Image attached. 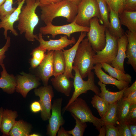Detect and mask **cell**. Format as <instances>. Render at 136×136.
<instances>
[{"label":"cell","mask_w":136,"mask_h":136,"mask_svg":"<svg viewBox=\"0 0 136 136\" xmlns=\"http://www.w3.org/2000/svg\"><path fill=\"white\" fill-rule=\"evenodd\" d=\"M106 126V136H120L117 127L115 125L110 123L105 124Z\"/></svg>","instance_id":"obj_38"},{"label":"cell","mask_w":136,"mask_h":136,"mask_svg":"<svg viewBox=\"0 0 136 136\" xmlns=\"http://www.w3.org/2000/svg\"><path fill=\"white\" fill-rule=\"evenodd\" d=\"M89 29V27L81 26L77 24L75 19L73 21L70 23L59 26L55 25L52 23L46 24L45 26L39 28L40 32L42 35H51L53 38H54L57 35H64L69 38L71 35L78 32H88Z\"/></svg>","instance_id":"obj_9"},{"label":"cell","mask_w":136,"mask_h":136,"mask_svg":"<svg viewBox=\"0 0 136 136\" xmlns=\"http://www.w3.org/2000/svg\"><path fill=\"white\" fill-rule=\"evenodd\" d=\"M62 99L56 98L53 100L51 110L52 113L49 119V123L47 129V134L50 136H56L61 126L65 121L62 115L61 107Z\"/></svg>","instance_id":"obj_11"},{"label":"cell","mask_w":136,"mask_h":136,"mask_svg":"<svg viewBox=\"0 0 136 136\" xmlns=\"http://www.w3.org/2000/svg\"><path fill=\"white\" fill-rule=\"evenodd\" d=\"M98 17H95L90 20L89 29L87 33V39L92 48L96 53L103 49L106 44V27L99 23Z\"/></svg>","instance_id":"obj_6"},{"label":"cell","mask_w":136,"mask_h":136,"mask_svg":"<svg viewBox=\"0 0 136 136\" xmlns=\"http://www.w3.org/2000/svg\"><path fill=\"white\" fill-rule=\"evenodd\" d=\"M122 97L131 104H136V81L124 91Z\"/></svg>","instance_id":"obj_34"},{"label":"cell","mask_w":136,"mask_h":136,"mask_svg":"<svg viewBox=\"0 0 136 136\" xmlns=\"http://www.w3.org/2000/svg\"><path fill=\"white\" fill-rule=\"evenodd\" d=\"M30 109L33 113H37L41 111L42 108L39 101H35L32 102L30 105Z\"/></svg>","instance_id":"obj_43"},{"label":"cell","mask_w":136,"mask_h":136,"mask_svg":"<svg viewBox=\"0 0 136 136\" xmlns=\"http://www.w3.org/2000/svg\"><path fill=\"white\" fill-rule=\"evenodd\" d=\"M102 68L109 75L117 80L131 83L132 77L129 74H125L116 69L108 63L103 62L100 63Z\"/></svg>","instance_id":"obj_27"},{"label":"cell","mask_w":136,"mask_h":136,"mask_svg":"<svg viewBox=\"0 0 136 136\" xmlns=\"http://www.w3.org/2000/svg\"><path fill=\"white\" fill-rule=\"evenodd\" d=\"M107 6L118 14L123 11V4L120 0H110L109 4Z\"/></svg>","instance_id":"obj_40"},{"label":"cell","mask_w":136,"mask_h":136,"mask_svg":"<svg viewBox=\"0 0 136 136\" xmlns=\"http://www.w3.org/2000/svg\"><path fill=\"white\" fill-rule=\"evenodd\" d=\"M87 32H81L79 38L72 47L66 50H63L65 63V67L63 74L67 77L74 79V76L72 73L73 61L75 58L79 44L87 36Z\"/></svg>","instance_id":"obj_16"},{"label":"cell","mask_w":136,"mask_h":136,"mask_svg":"<svg viewBox=\"0 0 136 136\" xmlns=\"http://www.w3.org/2000/svg\"><path fill=\"white\" fill-rule=\"evenodd\" d=\"M84 122L92 123L98 131L104 125L102 119L95 116L85 101L82 98H78L71 103L65 109Z\"/></svg>","instance_id":"obj_4"},{"label":"cell","mask_w":136,"mask_h":136,"mask_svg":"<svg viewBox=\"0 0 136 136\" xmlns=\"http://www.w3.org/2000/svg\"><path fill=\"white\" fill-rule=\"evenodd\" d=\"M117 101L109 104L107 110L103 117L101 118L104 124L110 123L116 126L118 122L116 113Z\"/></svg>","instance_id":"obj_30"},{"label":"cell","mask_w":136,"mask_h":136,"mask_svg":"<svg viewBox=\"0 0 136 136\" xmlns=\"http://www.w3.org/2000/svg\"><path fill=\"white\" fill-rule=\"evenodd\" d=\"M131 104L123 97L117 101L116 107L118 122L125 121Z\"/></svg>","instance_id":"obj_29"},{"label":"cell","mask_w":136,"mask_h":136,"mask_svg":"<svg viewBox=\"0 0 136 136\" xmlns=\"http://www.w3.org/2000/svg\"><path fill=\"white\" fill-rule=\"evenodd\" d=\"M40 135L38 134L34 133L32 134H30L29 136H38Z\"/></svg>","instance_id":"obj_52"},{"label":"cell","mask_w":136,"mask_h":136,"mask_svg":"<svg viewBox=\"0 0 136 136\" xmlns=\"http://www.w3.org/2000/svg\"><path fill=\"white\" fill-rule=\"evenodd\" d=\"M1 66L2 71L1 72L0 88L5 92L12 94L15 91L17 86L16 76L8 73L4 64Z\"/></svg>","instance_id":"obj_20"},{"label":"cell","mask_w":136,"mask_h":136,"mask_svg":"<svg viewBox=\"0 0 136 136\" xmlns=\"http://www.w3.org/2000/svg\"><path fill=\"white\" fill-rule=\"evenodd\" d=\"M116 126L118 129L120 136H132L128 124L125 121L118 122Z\"/></svg>","instance_id":"obj_36"},{"label":"cell","mask_w":136,"mask_h":136,"mask_svg":"<svg viewBox=\"0 0 136 136\" xmlns=\"http://www.w3.org/2000/svg\"><path fill=\"white\" fill-rule=\"evenodd\" d=\"M11 38L8 36L6 39V41L4 46L0 49V65L3 63L4 59L6 57L5 53L8 50L11 44Z\"/></svg>","instance_id":"obj_39"},{"label":"cell","mask_w":136,"mask_h":136,"mask_svg":"<svg viewBox=\"0 0 136 136\" xmlns=\"http://www.w3.org/2000/svg\"><path fill=\"white\" fill-rule=\"evenodd\" d=\"M118 50L116 57L112 62L111 65L125 73L124 67V62L126 58V51L128 43L127 37L125 34L117 39Z\"/></svg>","instance_id":"obj_17"},{"label":"cell","mask_w":136,"mask_h":136,"mask_svg":"<svg viewBox=\"0 0 136 136\" xmlns=\"http://www.w3.org/2000/svg\"><path fill=\"white\" fill-rule=\"evenodd\" d=\"M38 41L40 45L36 48L37 49L47 51L51 50H63L69 45L75 44L76 42L74 37L71 39H68L66 35L61 36L60 38L57 40L50 39L49 41L45 40L43 38L42 35L39 32L38 35Z\"/></svg>","instance_id":"obj_13"},{"label":"cell","mask_w":136,"mask_h":136,"mask_svg":"<svg viewBox=\"0 0 136 136\" xmlns=\"http://www.w3.org/2000/svg\"><path fill=\"white\" fill-rule=\"evenodd\" d=\"M16 76L17 86L15 91L25 98L31 90L40 85V79L36 75L22 72Z\"/></svg>","instance_id":"obj_12"},{"label":"cell","mask_w":136,"mask_h":136,"mask_svg":"<svg viewBox=\"0 0 136 136\" xmlns=\"http://www.w3.org/2000/svg\"><path fill=\"white\" fill-rule=\"evenodd\" d=\"M25 2L26 5L22 7L19 16L17 28L20 34H24L27 41L34 42L39 38L34 31L39 21L36 13L39 2L38 0H26Z\"/></svg>","instance_id":"obj_1"},{"label":"cell","mask_w":136,"mask_h":136,"mask_svg":"<svg viewBox=\"0 0 136 136\" xmlns=\"http://www.w3.org/2000/svg\"><path fill=\"white\" fill-rule=\"evenodd\" d=\"M120 0L123 4L124 3V2L126 1V0Z\"/></svg>","instance_id":"obj_54"},{"label":"cell","mask_w":136,"mask_h":136,"mask_svg":"<svg viewBox=\"0 0 136 136\" xmlns=\"http://www.w3.org/2000/svg\"><path fill=\"white\" fill-rule=\"evenodd\" d=\"M71 114L75 120L76 124L73 129L67 131L68 132L73 136H83L87 127L86 123L82 122L73 114Z\"/></svg>","instance_id":"obj_33"},{"label":"cell","mask_w":136,"mask_h":136,"mask_svg":"<svg viewBox=\"0 0 136 136\" xmlns=\"http://www.w3.org/2000/svg\"><path fill=\"white\" fill-rule=\"evenodd\" d=\"M25 0H21L17 2L18 6L15 10L11 14L0 19V29H4V35L5 39L8 37V31L9 30L15 36L18 35L17 30L14 28V24L15 22L18 20L22 8Z\"/></svg>","instance_id":"obj_15"},{"label":"cell","mask_w":136,"mask_h":136,"mask_svg":"<svg viewBox=\"0 0 136 136\" xmlns=\"http://www.w3.org/2000/svg\"><path fill=\"white\" fill-rule=\"evenodd\" d=\"M77 6H78L81 0H68Z\"/></svg>","instance_id":"obj_50"},{"label":"cell","mask_w":136,"mask_h":136,"mask_svg":"<svg viewBox=\"0 0 136 136\" xmlns=\"http://www.w3.org/2000/svg\"><path fill=\"white\" fill-rule=\"evenodd\" d=\"M13 0H6L0 7V19L12 13L16 8L13 7Z\"/></svg>","instance_id":"obj_35"},{"label":"cell","mask_w":136,"mask_h":136,"mask_svg":"<svg viewBox=\"0 0 136 136\" xmlns=\"http://www.w3.org/2000/svg\"><path fill=\"white\" fill-rule=\"evenodd\" d=\"M53 75L54 77L63 74L65 67V63L62 50L54 51L53 56Z\"/></svg>","instance_id":"obj_26"},{"label":"cell","mask_w":136,"mask_h":136,"mask_svg":"<svg viewBox=\"0 0 136 136\" xmlns=\"http://www.w3.org/2000/svg\"><path fill=\"white\" fill-rule=\"evenodd\" d=\"M21 0H17V2H18L19 1H21Z\"/></svg>","instance_id":"obj_55"},{"label":"cell","mask_w":136,"mask_h":136,"mask_svg":"<svg viewBox=\"0 0 136 136\" xmlns=\"http://www.w3.org/2000/svg\"><path fill=\"white\" fill-rule=\"evenodd\" d=\"M125 121L128 123H136V104L131 105Z\"/></svg>","instance_id":"obj_37"},{"label":"cell","mask_w":136,"mask_h":136,"mask_svg":"<svg viewBox=\"0 0 136 136\" xmlns=\"http://www.w3.org/2000/svg\"><path fill=\"white\" fill-rule=\"evenodd\" d=\"M96 53L87 38L83 39L79 45L73 64L83 79L93 70V57Z\"/></svg>","instance_id":"obj_3"},{"label":"cell","mask_w":136,"mask_h":136,"mask_svg":"<svg viewBox=\"0 0 136 136\" xmlns=\"http://www.w3.org/2000/svg\"><path fill=\"white\" fill-rule=\"evenodd\" d=\"M51 80L53 87L57 91L66 96L70 95L73 86V81L70 78L63 74L52 78Z\"/></svg>","instance_id":"obj_21"},{"label":"cell","mask_w":136,"mask_h":136,"mask_svg":"<svg viewBox=\"0 0 136 136\" xmlns=\"http://www.w3.org/2000/svg\"><path fill=\"white\" fill-rule=\"evenodd\" d=\"M73 70L75 73L73 79L74 90L67 104L63 109V112L68 106L82 94L86 93L88 91L90 90L99 96L100 92L99 88L95 84L94 73L93 72L91 71L88 74V80L85 81L81 77L76 67L73 66Z\"/></svg>","instance_id":"obj_5"},{"label":"cell","mask_w":136,"mask_h":136,"mask_svg":"<svg viewBox=\"0 0 136 136\" xmlns=\"http://www.w3.org/2000/svg\"><path fill=\"white\" fill-rule=\"evenodd\" d=\"M118 16L121 25L126 27L129 31L136 32V11L123 10Z\"/></svg>","instance_id":"obj_24"},{"label":"cell","mask_w":136,"mask_h":136,"mask_svg":"<svg viewBox=\"0 0 136 136\" xmlns=\"http://www.w3.org/2000/svg\"><path fill=\"white\" fill-rule=\"evenodd\" d=\"M132 136L136 135V123H128Z\"/></svg>","instance_id":"obj_47"},{"label":"cell","mask_w":136,"mask_h":136,"mask_svg":"<svg viewBox=\"0 0 136 136\" xmlns=\"http://www.w3.org/2000/svg\"><path fill=\"white\" fill-rule=\"evenodd\" d=\"M58 136H71L70 134L67 132V131L64 128L61 126L60 128L58 130L57 132Z\"/></svg>","instance_id":"obj_45"},{"label":"cell","mask_w":136,"mask_h":136,"mask_svg":"<svg viewBox=\"0 0 136 136\" xmlns=\"http://www.w3.org/2000/svg\"><path fill=\"white\" fill-rule=\"evenodd\" d=\"M40 17L46 24L52 23L55 18H65L69 23L74 21L77 13L78 6L68 0H62L41 7Z\"/></svg>","instance_id":"obj_2"},{"label":"cell","mask_w":136,"mask_h":136,"mask_svg":"<svg viewBox=\"0 0 136 136\" xmlns=\"http://www.w3.org/2000/svg\"><path fill=\"white\" fill-rule=\"evenodd\" d=\"M123 10L136 11V0H126L123 4Z\"/></svg>","instance_id":"obj_41"},{"label":"cell","mask_w":136,"mask_h":136,"mask_svg":"<svg viewBox=\"0 0 136 136\" xmlns=\"http://www.w3.org/2000/svg\"><path fill=\"white\" fill-rule=\"evenodd\" d=\"M62 0H38L39 5L38 7H41L50 4L54 3Z\"/></svg>","instance_id":"obj_44"},{"label":"cell","mask_w":136,"mask_h":136,"mask_svg":"<svg viewBox=\"0 0 136 136\" xmlns=\"http://www.w3.org/2000/svg\"><path fill=\"white\" fill-rule=\"evenodd\" d=\"M18 116L17 112L4 109L0 129L3 135L9 136V132L15 124Z\"/></svg>","instance_id":"obj_23"},{"label":"cell","mask_w":136,"mask_h":136,"mask_svg":"<svg viewBox=\"0 0 136 136\" xmlns=\"http://www.w3.org/2000/svg\"><path fill=\"white\" fill-rule=\"evenodd\" d=\"M31 125L23 120L16 121L9 133L10 136H29Z\"/></svg>","instance_id":"obj_28"},{"label":"cell","mask_w":136,"mask_h":136,"mask_svg":"<svg viewBox=\"0 0 136 136\" xmlns=\"http://www.w3.org/2000/svg\"><path fill=\"white\" fill-rule=\"evenodd\" d=\"M91 103L93 107L97 109L101 118L107 112L109 105L104 99L96 94L92 98Z\"/></svg>","instance_id":"obj_31"},{"label":"cell","mask_w":136,"mask_h":136,"mask_svg":"<svg viewBox=\"0 0 136 136\" xmlns=\"http://www.w3.org/2000/svg\"><path fill=\"white\" fill-rule=\"evenodd\" d=\"M99 132V134L98 136H105L106 129V126L105 124L101 127Z\"/></svg>","instance_id":"obj_48"},{"label":"cell","mask_w":136,"mask_h":136,"mask_svg":"<svg viewBox=\"0 0 136 136\" xmlns=\"http://www.w3.org/2000/svg\"><path fill=\"white\" fill-rule=\"evenodd\" d=\"M35 95L40 98L42 110L41 117L44 121L48 120L51 115V111L52 105L51 101L54 97V92L52 87L48 85L40 87L35 89Z\"/></svg>","instance_id":"obj_10"},{"label":"cell","mask_w":136,"mask_h":136,"mask_svg":"<svg viewBox=\"0 0 136 136\" xmlns=\"http://www.w3.org/2000/svg\"><path fill=\"white\" fill-rule=\"evenodd\" d=\"M96 17L100 21V16L96 0H81L78 6L77 13L75 18L79 25L89 27L90 19Z\"/></svg>","instance_id":"obj_7"},{"label":"cell","mask_w":136,"mask_h":136,"mask_svg":"<svg viewBox=\"0 0 136 136\" xmlns=\"http://www.w3.org/2000/svg\"><path fill=\"white\" fill-rule=\"evenodd\" d=\"M4 110L2 107H1L0 108V127L1 124Z\"/></svg>","instance_id":"obj_49"},{"label":"cell","mask_w":136,"mask_h":136,"mask_svg":"<svg viewBox=\"0 0 136 136\" xmlns=\"http://www.w3.org/2000/svg\"><path fill=\"white\" fill-rule=\"evenodd\" d=\"M98 6L100 16V21L107 28L109 27V13L107 4L104 0H96Z\"/></svg>","instance_id":"obj_32"},{"label":"cell","mask_w":136,"mask_h":136,"mask_svg":"<svg viewBox=\"0 0 136 136\" xmlns=\"http://www.w3.org/2000/svg\"><path fill=\"white\" fill-rule=\"evenodd\" d=\"M128 40L126 51V57L128 59L126 63L130 65L136 72V32L127 30L125 32Z\"/></svg>","instance_id":"obj_19"},{"label":"cell","mask_w":136,"mask_h":136,"mask_svg":"<svg viewBox=\"0 0 136 136\" xmlns=\"http://www.w3.org/2000/svg\"><path fill=\"white\" fill-rule=\"evenodd\" d=\"M101 64L97 63L94 66L93 70L99 81L105 84H110L115 86L119 91L129 87V83L120 81L105 73L102 70Z\"/></svg>","instance_id":"obj_18"},{"label":"cell","mask_w":136,"mask_h":136,"mask_svg":"<svg viewBox=\"0 0 136 136\" xmlns=\"http://www.w3.org/2000/svg\"><path fill=\"white\" fill-rule=\"evenodd\" d=\"M41 62L35 58L32 57L30 61V64L31 67L32 68L37 67Z\"/></svg>","instance_id":"obj_46"},{"label":"cell","mask_w":136,"mask_h":136,"mask_svg":"<svg viewBox=\"0 0 136 136\" xmlns=\"http://www.w3.org/2000/svg\"><path fill=\"white\" fill-rule=\"evenodd\" d=\"M106 44L104 48L96 52L93 57V64L106 63L111 64L116 57L118 50L117 38L112 36L106 28Z\"/></svg>","instance_id":"obj_8"},{"label":"cell","mask_w":136,"mask_h":136,"mask_svg":"<svg viewBox=\"0 0 136 136\" xmlns=\"http://www.w3.org/2000/svg\"><path fill=\"white\" fill-rule=\"evenodd\" d=\"M6 0H0V7L4 3Z\"/></svg>","instance_id":"obj_51"},{"label":"cell","mask_w":136,"mask_h":136,"mask_svg":"<svg viewBox=\"0 0 136 136\" xmlns=\"http://www.w3.org/2000/svg\"><path fill=\"white\" fill-rule=\"evenodd\" d=\"M107 3V5H108L109 4L110 0H104Z\"/></svg>","instance_id":"obj_53"},{"label":"cell","mask_w":136,"mask_h":136,"mask_svg":"<svg viewBox=\"0 0 136 136\" xmlns=\"http://www.w3.org/2000/svg\"><path fill=\"white\" fill-rule=\"evenodd\" d=\"M109 14V23L107 28L110 34L117 38L121 37L125 34L122 28L118 13L108 6Z\"/></svg>","instance_id":"obj_22"},{"label":"cell","mask_w":136,"mask_h":136,"mask_svg":"<svg viewBox=\"0 0 136 136\" xmlns=\"http://www.w3.org/2000/svg\"><path fill=\"white\" fill-rule=\"evenodd\" d=\"M54 51L53 50L47 51L44 58L37 67L36 76L42 80L44 86L48 85L49 78L53 75Z\"/></svg>","instance_id":"obj_14"},{"label":"cell","mask_w":136,"mask_h":136,"mask_svg":"<svg viewBox=\"0 0 136 136\" xmlns=\"http://www.w3.org/2000/svg\"><path fill=\"white\" fill-rule=\"evenodd\" d=\"M46 51L36 48L33 50L30 54L32 55V57L42 61L45 56Z\"/></svg>","instance_id":"obj_42"},{"label":"cell","mask_w":136,"mask_h":136,"mask_svg":"<svg viewBox=\"0 0 136 136\" xmlns=\"http://www.w3.org/2000/svg\"><path fill=\"white\" fill-rule=\"evenodd\" d=\"M98 84L100 87L101 91L99 96L109 104L115 102L122 98L124 91L127 87L119 91L114 92L107 90L106 85L99 81L98 82Z\"/></svg>","instance_id":"obj_25"}]
</instances>
